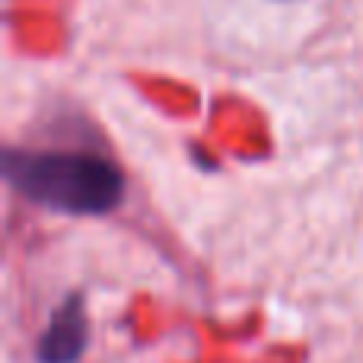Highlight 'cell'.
Returning <instances> with one entry per match:
<instances>
[{
  "label": "cell",
  "mask_w": 363,
  "mask_h": 363,
  "mask_svg": "<svg viewBox=\"0 0 363 363\" xmlns=\"http://www.w3.org/2000/svg\"><path fill=\"white\" fill-rule=\"evenodd\" d=\"M4 176L23 198L57 213H108L125 201V179L108 160L64 150H6Z\"/></svg>",
  "instance_id": "6da1fadb"
},
{
  "label": "cell",
  "mask_w": 363,
  "mask_h": 363,
  "mask_svg": "<svg viewBox=\"0 0 363 363\" xmlns=\"http://www.w3.org/2000/svg\"><path fill=\"white\" fill-rule=\"evenodd\" d=\"M89 341V319L83 296H67L48 319L35 347L38 363H80Z\"/></svg>",
  "instance_id": "7a4b0ae2"
}]
</instances>
